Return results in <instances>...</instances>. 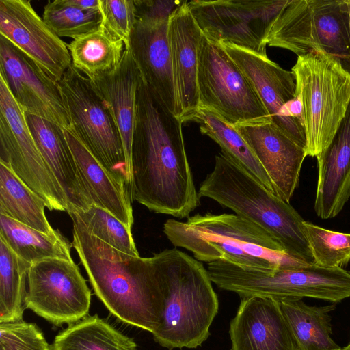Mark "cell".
<instances>
[{
    "instance_id": "cell-35",
    "label": "cell",
    "mask_w": 350,
    "mask_h": 350,
    "mask_svg": "<svg viewBox=\"0 0 350 350\" xmlns=\"http://www.w3.org/2000/svg\"><path fill=\"white\" fill-rule=\"evenodd\" d=\"M99 8L101 23L127 47L137 20L134 0H100Z\"/></svg>"
},
{
    "instance_id": "cell-8",
    "label": "cell",
    "mask_w": 350,
    "mask_h": 350,
    "mask_svg": "<svg viewBox=\"0 0 350 350\" xmlns=\"http://www.w3.org/2000/svg\"><path fill=\"white\" fill-rule=\"evenodd\" d=\"M198 55L200 108L213 111L232 126L271 122L254 86L221 44L202 33Z\"/></svg>"
},
{
    "instance_id": "cell-22",
    "label": "cell",
    "mask_w": 350,
    "mask_h": 350,
    "mask_svg": "<svg viewBox=\"0 0 350 350\" xmlns=\"http://www.w3.org/2000/svg\"><path fill=\"white\" fill-rule=\"evenodd\" d=\"M91 81L110 110L131 177V148L137 118V93L142 78L130 51L125 48L115 70Z\"/></svg>"
},
{
    "instance_id": "cell-19",
    "label": "cell",
    "mask_w": 350,
    "mask_h": 350,
    "mask_svg": "<svg viewBox=\"0 0 350 350\" xmlns=\"http://www.w3.org/2000/svg\"><path fill=\"white\" fill-rule=\"evenodd\" d=\"M168 40L180 120L191 121L198 112V53L202 32L192 16L187 1H184L170 15Z\"/></svg>"
},
{
    "instance_id": "cell-14",
    "label": "cell",
    "mask_w": 350,
    "mask_h": 350,
    "mask_svg": "<svg viewBox=\"0 0 350 350\" xmlns=\"http://www.w3.org/2000/svg\"><path fill=\"white\" fill-rule=\"evenodd\" d=\"M0 75L26 113L44 118L62 129H72L57 83L1 36Z\"/></svg>"
},
{
    "instance_id": "cell-27",
    "label": "cell",
    "mask_w": 350,
    "mask_h": 350,
    "mask_svg": "<svg viewBox=\"0 0 350 350\" xmlns=\"http://www.w3.org/2000/svg\"><path fill=\"white\" fill-rule=\"evenodd\" d=\"M45 207L44 200L0 162V214L51 234L57 230L48 221Z\"/></svg>"
},
{
    "instance_id": "cell-3",
    "label": "cell",
    "mask_w": 350,
    "mask_h": 350,
    "mask_svg": "<svg viewBox=\"0 0 350 350\" xmlns=\"http://www.w3.org/2000/svg\"><path fill=\"white\" fill-rule=\"evenodd\" d=\"M151 259L156 268L164 307L154 340L168 349L200 346L210 335L219 301L202 263L176 248Z\"/></svg>"
},
{
    "instance_id": "cell-33",
    "label": "cell",
    "mask_w": 350,
    "mask_h": 350,
    "mask_svg": "<svg viewBox=\"0 0 350 350\" xmlns=\"http://www.w3.org/2000/svg\"><path fill=\"white\" fill-rule=\"evenodd\" d=\"M302 226L314 264L341 267L350 261V233L327 230L306 221Z\"/></svg>"
},
{
    "instance_id": "cell-34",
    "label": "cell",
    "mask_w": 350,
    "mask_h": 350,
    "mask_svg": "<svg viewBox=\"0 0 350 350\" xmlns=\"http://www.w3.org/2000/svg\"><path fill=\"white\" fill-rule=\"evenodd\" d=\"M0 350H51L43 333L23 319L0 322Z\"/></svg>"
},
{
    "instance_id": "cell-12",
    "label": "cell",
    "mask_w": 350,
    "mask_h": 350,
    "mask_svg": "<svg viewBox=\"0 0 350 350\" xmlns=\"http://www.w3.org/2000/svg\"><path fill=\"white\" fill-rule=\"evenodd\" d=\"M27 282L25 308L49 323L71 325L88 314L91 291L73 260L50 258L34 263Z\"/></svg>"
},
{
    "instance_id": "cell-31",
    "label": "cell",
    "mask_w": 350,
    "mask_h": 350,
    "mask_svg": "<svg viewBox=\"0 0 350 350\" xmlns=\"http://www.w3.org/2000/svg\"><path fill=\"white\" fill-rule=\"evenodd\" d=\"M44 21L59 38L75 39L99 27L102 16L98 10H83L68 0L49 1L44 8Z\"/></svg>"
},
{
    "instance_id": "cell-30",
    "label": "cell",
    "mask_w": 350,
    "mask_h": 350,
    "mask_svg": "<svg viewBox=\"0 0 350 350\" xmlns=\"http://www.w3.org/2000/svg\"><path fill=\"white\" fill-rule=\"evenodd\" d=\"M31 266L0 237V322L23 319Z\"/></svg>"
},
{
    "instance_id": "cell-29",
    "label": "cell",
    "mask_w": 350,
    "mask_h": 350,
    "mask_svg": "<svg viewBox=\"0 0 350 350\" xmlns=\"http://www.w3.org/2000/svg\"><path fill=\"white\" fill-rule=\"evenodd\" d=\"M51 350H137V345L95 314L86 316L59 332Z\"/></svg>"
},
{
    "instance_id": "cell-13",
    "label": "cell",
    "mask_w": 350,
    "mask_h": 350,
    "mask_svg": "<svg viewBox=\"0 0 350 350\" xmlns=\"http://www.w3.org/2000/svg\"><path fill=\"white\" fill-rule=\"evenodd\" d=\"M0 35L56 83L71 65L68 44L37 14L29 0H0Z\"/></svg>"
},
{
    "instance_id": "cell-20",
    "label": "cell",
    "mask_w": 350,
    "mask_h": 350,
    "mask_svg": "<svg viewBox=\"0 0 350 350\" xmlns=\"http://www.w3.org/2000/svg\"><path fill=\"white\" fill-rule=\"evenodd\" d=\"M317 159L314 211L319 217L329 219L350 198V104L331 143Z\"/></svg>"
},
{
    "instance_id": "cell-17",
    "label": "cell",
    "mask_w": 350,
    "mask_h": 350,
    "mask_svg": "<svg viewBox=\"0 0 350 350\" xmlns=\"http://www.w3.org/2000/svg\"><path fill=\"white\" fill-rule=\"evenodd\" d=\"M269 176L277 196L290 203L307 156L301 148L271 122L234 126Z\"/></svg>"
},
{
    "instance_id": "cell-37",
    "label": "cell",
    "mask_w": 350,
    "mask_h": 350,
    "mask_svg": "<svg viewBox=\"0 0 350 350\" xmlns=\"http://www.w3.org/2000/svg\"><path fill=\"white\" fill-rule=\"evenodd\" d=\"M345 2H346L347 10H348L349 17V25H350V0H345ZM349 66H350V62H349Z\"/></svg>"
},
{
    "instance_id": "cell-26",
    "label": "cell",
    "mask_w": 350,
    "mask_h": 350,
    "mask_svg": "<svg viewBox=\"0 0 350 350\" xmlns=\"http://www.w3.org/2000/svg\"><path fill=\"white\" fill-rule=\"evenodd\" d=\"M0 237L31 265L50 258L72 260V243L57 230L47 234L0 214Z\"/></svg>"
},
{
    "instance_id": "cell-23",
    "label": "cell",
    "mask_w": 350,
    "mask_h": 350,
    "mask_svg": "<svg viewBox=\"0 0 350 350\" xmlns=\"http://www.w3.org/2000/svg\"><path fill=\"white\" fill-rule=\"evenodd\" d=\"M62 131L92 204L132 228L130 187L98 161L72 129Z\"/></svg>"
},
{
    "instance_id": "cell-24",
    "label": "cell",
    "mask_w": 350,
    "mask_h": 350,
    "mask_svg": "<svg viewBox=\"0 0 350 350\" xmlns=\"http://www.w3.org/2000/svg\"><path fill=\"white\" fill-rule=\"evenodd\" d=\"M281 310L297 350H340L331 335V315L334 304L314 306L301 298L279 301Z\"/></svg>"
},
{
    "instance_id": "cell-7",
    "label": "cell",
    "mask_w": 350,
    "mask_h": 350,
    "mask_svg": "<svg viewBox=\"0 0 350 350\" xmlns=\"http://www.w3.org/2000/svg\"><path fill=\"white\" fill-rule=\"evenodd\" d=\"M267 44L297 57L323 52L350 62V25L345 0H290L274 21Z\"/></svg>"
},
{
    "instance_id": "cell-28",
    "label": "cell",
    "mask_w": 350,
    "mask_h": 350,
    "mask_svg": "<svg viewBox=\"0 0 350 350\" xmlns=\"http://www.w3.org/2000/svg\"><path fill=\"white\" fill-rule=\"evenodd\" d=\"M192 121L200 124L202 134L211 137L221 147L224 154L275 194L267 172L234 126L213 111L200 107Z\"/></svg>"
},
{
    "instance_id": "cell-38",
    "label": "cell",
    "mask_w": 350,
    "mask_h": 350,
    "mask_svg": "<svg viewBox=\"0 0 350 350\" xmlns=\"http://www.w3.org/2000/svg\"><path fill=\"white\" fill-rule=\"evenodd\" d=\"M340 350H350V343L349 345H347L346 347H345L344 348H341Z\"/></svg>"
},
{
    "instance_id": "cell-25",
    "label": "cell",
    "mask_w": 350,
    "mask_h": 350,
    "mask_svg": "<svg viewBox=\"0 0 350 350\" xmlns=\"http://www.w3.org/2000/svg\"><path fill=\"white\" fill-rule=\"evenodd\" d=\"M72 66L94 81L119 65L125 44L102 23L96 29L75 38L68 44Z\"/></svg>"
},
{
    "instance_id": "cell-4",
    "label": "cell",
    "mask_w": 350,
    "mask_h": 350,
    "mask_svg": "<svg viewBox=\"0 0 350 350\" xmlns=\"http://www.w3.org/2000/svg\"><path fill=\"white\" fill-rule=\"evenodd\" d=\"M163 232L175 247L199 261L224 260L268 273L300 262L288 258L278 241L259 226L237 214H196L185 221L167 219Z\"/></svg>"
},
{
    "instance_id": "cell-11",
    "label": "cell",
    "mask_w": 350,
    "mask_h": 350,
    "mask_svg": "<svg viewBox=\"0 0 350 350\" xmlns=\"http://www.w3.org/2000/svg\"><path fill=\"white\" fill-rule=\"evenodd\" d=\"M0 162L40 196L49 210L67 211L64 193L36 145L26 112L14 98L1 75Z\"/></svg>"
},
{
    "instance_id": "cell-16",
    "label": "cell",
    "mask_w": 350,
    "mask_h": 350,
    "mask_svg": "<svg viewBox=\"0 0 350 350\" xmlns=\"http://www.w3.org/2000/svg\"><path fill=\"white\" fill-rule=\"evenodd\" d=\"M168 18L137 17L126 49L130 51L144 84L180 119L167 36Z\"/></svg>"
},
{
    "instance_id": "cell-6",
    "label": "cell",
    "mask_w": 350,
    "mask_h": 350,
    "mask_svg": "<svg viewBox=\"0 0 350 350\" xmlns=\"http://www.w3.org/2000/svg\"><path fill=\"white\" fill-rule=\"evenodd\" d=\"M304 107L307 156L317 157L329 145L350 104V72L325 53L297 57L291 70Z\"/></svg>"
},
{
    "instance_id": "cell-1",
    "label": "cell",
    "mask_w": 350,
    "mask_h": 350,
    "mask_svg": "<svg viewBox=\"0 0 350 350\" xmlns=\"http://www.w3.org/2000/svg\"><path fill=\"white\" fill-rule=\"evenodd\" d=\"M183 123L142 80L131 148V197L150 211L178 219L188 217L200 205Z\"/></svg>"
},
{
    "instance_id": "cell-21",
    "label": "cell",
    "mask_w": 350,
    "mask_h": 350,
    "mask_svg": "<svg viewBox=\"0 0 350 350\" xmlns=\"http://www.w3.org/2000/svg\"><path fill=\"white\" fill-rule=\"evenodd\" d=\"M26 118L44 161L64 193L66 212L87 209L93 204L62 129L39 116L26 113Z\"/></svg>"
},
{
    "instance_id": "cell-9",
    "label": "cell",
    "mask_w": 350,
    "mask_h": 350,
    "mask_svg": "<svg viewBox=\"0 0 350 350\" xmlns=\"http://www.w3.org/2000/svg\"><path fill=\"white\" fill-rule=\"evenodd\" d=\"M57 84L74 132L108 171L130 187L118 130L92 81L71 64Z\"/></svg>"
},
{
    "instance_id": "cell-18",
    "label": "cell",
    "mask_w": 350,
    "mask_h": 350,
    "mask_svg": "<svg viewBox=\"0 0 350 350\" xmlns=\"http://www.w3.org/2000/svg\"><path fill=\"white\" fill-rule=\"evenodd\" d=\"M230 350H297L278 300L242 297L230 324Z\"/></svg>"
},
{
    "instance_id": "cell-36",
    "label": "cell",
    "mask_w": 350,
    "mask_h": 350,
    "mask_svg": "<svg viewBox=\"0 0 350 350\" xmlns=\"http://www.w3.org/2000/svg\"><path fill=\"white\" fill-rule=\"evenodd\" d=\"M68 2L83 10L100 9V0H68Z\"/></svg>"
},
{
    "instance_id": "cell-2",
    "label": "cell",
    "mask_w": 350,
    "mask_h": 350,
    "mask_svg": "<svg viewBox=\"0 0 350 350\" xmlns=\"http://www.w3.org/2000/svg\"><path fill=\"white\" fill-rule=\"evenodd\" d=\"M68 214L73 224L72 246L96 296L118 319L152 334L161 321L164 297L151 257L116 250Z\"/></svg>"
},
{
    "instance_id": "cell-10",
    "label": "cell",
    "mask_w": 350,
    "mask_h": 350,
    "mask_svg": "<svg viewBox=\"0 0 350 350\" xmlns=\"http://www.w3.org/2000/svg\"><path fill=\"white\" fill-rule=\"evenodd\" d=\"M290 0L187 1L202 33L220 44H228L267 57V38Z\"/></svg>"
},
{
    "instance_id": "cell-15",
    "label": "cell",
    "mask_w": 350,
    "mask_h": 350,
    "mask_svg": "<svg viewBox=\"0 0 350 350\" xmlns=\"http://www.w3.org/2000/svg\"><path fill=\"white\" fill-rule=\"evenodd\" d=\"M254 86L271 118L282 132L306 150L303 124L291 118L286 105L296 94L295 76L283 69L268 57H262L228 44H221Z\"/></svg>"
},
{
    "instance_id": "cell-32",
    "label": "cell",
    "mask_w": 350,
    "mask_h": 350,
    "mask_svg": "<svg viewBox=\"0 0 350 350\" xmlns=\"http://www.w3.org/2000/svg\"><path fill=\"white\" fill-rule=\"evenodd\" d=\"M92 234L116 250L133 256H139L131 228L107 211L92 204L87 209L72 211Z\"/></svg>"
},
{
    "instance_id": "cell-5",
    "label": "cell",
    "mask_w": 350,
    "mask_h": 350,
    "mask_svg": "<svg viewBox=\"0 0 350 350\" xmlns=\"http://www.w3.org/2000/svg\"><path fill=\"white\" fill-rule=\"evenodd\" d=\"M200 198L213 200L270 233L295 261L314 264L303 230L301 216L222 152L198 189Z\"/></svg>"
}]
</instances>
